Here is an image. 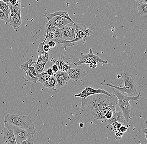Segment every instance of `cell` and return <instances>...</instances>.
<instances>
[{
	"label": "cell",
	"mask_w": 147,
	"mask_h": 144,
	"mask_svg": "<svg viewBox=\"0 0 147 144\" xmlns=\"http://www.w3.org/2000/svg\"><path fill=\"white\" fill-rule=\"evenodd\" d=\"M117 104L118 100L115 95L109 96L104 94H95L82 99L80 113L92 120L97 112L107 106L117 105Z\"/></svg>",
	"instance_id": "1"
},
{
	"label": "cell",
	"mask_w": 147,
	"mask_h": 144,
	"mask_svg": "<svg viewBox=\"0 0 147 144\" xmlns=\"http://www.w3.org/2000/svg\"><path fill=\"white\" fill-rule=\"evenodd\" d=\"M112 92L118 100L119 108L123 113L125 121L128 122L131 120L130 116L132 114V108L129 101L130 100L138 101L141 95V93L140 92H139L136 96H126L125 95L120 92L119 91L114 88Z\"/></svg>",
	"instance_id": "2"
},
{
	"label": "cell",
	"mask_w": 147,
	"mask_h": 144,
	"mask_svg": "<svg viewBox=\"0 0 147 144\" xmlns=\"http://www.w3.org/2000/svg\"><path fill=\"white\" fill-rule=\"evenodd\" d=\"M121 76L123 78V81L125 84L123 87L113 86L110 83H107V86L116 89L122 94H127L128 96H135L137 94V82L136 77L125 71L121 73Z\"/></svg>",
	"instance_id": "3"
},
{
	"label": "cell",
	"mask_w": 147,
	"mask_h": 144,
	"mask_svg": "<svg viewBox=\"0 0 147 144\" xmlns=\"http://www.w3.org/2000/svg\"><path fill=\"white\" fill-rule=\"evenodd\" d=\"M4 122L22 127L32 134H34L36 133L34 124L31 118L26 115L8 113L5 116Z\"/></svg>",
	"instance_id": "4"
},
{
	"label": "cell",
	"mask_w": 147,
	"mask_h": 144,
	"mask_svg": "<svg viewBox=\"0 0 147 144\" xmlns=\"http://www.w3.org/2000/svg\"><path fill=\"white\" fill-rule=\"evenodd\" d=\"M89 50L90 52L88 54H84L83 52H82L80 56V60L78 62L74 63V65L76 66H81L82 64H90L94 61L104 64L108 63V61L102 59L98 56L94 54L91 48H90Z\"/></svg>",
	"instance_id": "5"
},
{
	"label": "cell",
	"mask_w": 147,
	"mask_h": 144,
	"mask_svg": "<svg viewBox=\"0 0 147 144\" xmlns=\"http://www.w3.org/2000/svg\"><path fill=\"white\" fill-rule=\"evenodd\" d=\"M1 135H3L5 143L8 144L11 143L17 144L14 134L13 125L10 123L5 122L4 128L1 132Z\"/></svg>",
	"instance_id": "6"
},
{
	"label": "cell",
	"mask_w": 147,
	"mask_h": 144,
	"mask_svg": "<svg viewBox=\"0 0 147 144\" xmlns=\"http://www.w3.org/2000/svg\"><path fill=\"white\" fill-rule=\"evenodd\" d=\"M116 105L108 106L99 111L96 113L93 117L96 120H102L107 121L112 117L113 114L116 112Z\"/></svg>",
	"instance_id": "7"
},
{
	"label": "cell",
	"mask_w": 147,
	"mask_h": 144,
	"mask_svg": "<svg viewBox=\"0 0 147 144\" xmlns=\"http://www.w3.org/2000/svg\"><path fill=\"white\" fill-rule=\"evenodd\" d=\"M104 94L109 96L112 95L108 92L106 91L104 89L99 88L95 89L91 87H86L82 91L80 92L78 94L74 95V97H80L82 99H84L90 95H95V94Z\"/></svg>",
	"instance_id": "8"
},
{
	"label": "cell",
	"mask_w": 147,
	"mask_h": 144,
	"mask_svg": "<svg viewBox=\"0 0 147 144\" xmlns=\"http://www.w3.org/2000/svg\"><path fill=\"white\" fill-rule=\"evenodd\" d=\"M75 24L69 23L61 29L62 38L65 41H73L75 39Z\"/></svg>",
	"instance_id": "9"
},
{
	"label": "cell",
	"mask_w": 147,
	"mask_h": 144,
	"mask_svg": "<svg viewBox=\"0 0 147 144\" xmlns=\"http://www.w3.org/2000/svg\"><path fill=\"white\" fill-rule=\"evenodd\" d=\"M70 80L77 82L82 79L86 75L85 70L81 66H76L74 68L69 69L67 72Z\"/></svg>",
	"instance_id": "10"
},
{
	"label": "cell",
	"mask_w": 147,
	"mask_h": 144,
	"mask_svg": "<svg viewBox=\"0 0 147 144\" xmlns=\"http://www.w3.org/2000/svg\"><path fill=\"white\" fill-rule=\"evenodd\" d=\"M14 134L17 144H21L23 141L27 139L30 133L22 127L13 125Z\"/></svg>",
	"instance_id": "11"
},
{
	"label": "cell",
	"mask_w": 147,
	"mask_h": 144,
	"mask_svg": "<svg viewBox=\"0 0 147 144\" xmlns=\"http://www.w3.org/2000/svg\"><path fill=\"white\" fill-rule=\"evenodd\" d=\"M54 76L56 78L57 80L56 89L60 88L65 86L69 80V75L67 72L59 70L54 74Z\"/></svg>",
	"instance_id": "12"
},
{
	"label": "cell",
	"mask_w": 147,
	"mask_h": 144,
	"mask_svg": "<svg viewBox=\"0 0 147 144\" xmlns=\"http://www.w3.org/2000/svg\"><path fill=\"white\" fill-rule=\"evenodd\" d=\"M44 42H40L38 49V58L35 63H47L49 58V54L44 50L43 47L45 45Z\"/></svg>",
	"instance_id": "13"
},
{
	"label": "cell",
	"mask_w": 147,
	"mask_h": 144,
	"mask_svg": "<svg viewBox=\"0 0 147 144\" xmlns=\"http://www.w3.org/2000/svg\"><path fill=\"white\" fill-rule=\"evenodd\" d=\"M48 23L51 25L55 26L60 29H61L65 25L71 22L66 18L59 16H56L49 21Z\"/></svg>",
	"instance_id": "14"
},
{
	"label": "cell",
	"mask_w": 147,
	"mask_h": 144,
	"mask_svg": "<svg viewBox=\"0 0 147 144\" xmlns=\"http://www.w3.org/2000/svg\"><path fill=\"white\" fill-rule=\"evenodd\" d=\"M44 16L47 18L48 21L55 16H59L67 19L71 23L75 24V23L69 17L68 13L67 11H56L53 13H46L44 15Z\"/></svg>",
	"instance_id": "15"
},
{
	"label": "cell",
	"mask_w": 147,
	"mask_h": 144,
	"mask_svg": "<svg viewBox=\"0 0 147 144\" xmlns=\"http://www.w3.org/2000/svg\"><path fill=\"white\" fill-rule=\"evenodd\" d=\"M9 21L10 25L13 27L14 29L15 30H18L22 23L21 11H19L17 13L15 14L12 17L9 18Z\"/></svg>",
	"instance_id": "16"
},
{
	"label": "cell",
	"mask_w": 147,
	"mask_h": 144,
	"mask_svg": "<svg viewBox=\"0 0 147 144\" xmlns=\"http://www.w3.org/2000/svg\"><path fill=\"white\" fill-rule=\"evenodd\" d=\"M108 123V126L112 125L115 122H118L122 125H124L125 123V120L124 118L123 113L121 111L119 112H115L113 114L112 117L107 121Z\"/></svg>",
	"instance_id": "17"
},
{
	"label": "cell",
	"mask_w": 147,
	"mask_h": 144,
	"mask_svg": "<svg viewBox=\"0 0 147 144\" xmlns=\"http://www.w3.org/2000/svg\"><path fill=\"white\" fill-rule=\"evenodd\" d=\"M42 84L45 88H47L50 90L55 91L57 90L56 89L57 80L56 78L54 76H51L47 81Z\"/></svg>",
	"instance_id": "18"
},
{
	"label": "cell",
	"mask_w": 147,
	"mask_h": 144,
	"mask_svg": "<svg viewBox=\"0 0 147 144\" xmlns=\"http://www.w3.org/2000/svg\"><path fill=\"white\" fill-rule=\"evenodd\" d=\"M8 4H9V9L10 10L9 18L12 17L15 14L17 13L19 11H21V0H18L16 4H12L9 3Z\"/></svg>",
	"instance_id": "19"
},
{
	"label": "cell",
	"mask_w": 147,
	"mask_h": 144,
	"mask_svg": "<svg viewBox=\"0 0 147 144\" xmlns=\"http://www.w3.org/2000/svg\"><path fill=\"white\" fill-rule=\"evenodd\" d=\"M137 10L138 11L139 13L141 16H142V15H147V3H138Z\"/></svg>",
	"instance_id": "20"
},
{
	"label": "cell",
	"mask_w": 147,
	"mask_h": 144,
	"mask_svg": "<svg viewBox=\"0 0 147 144\" xmlns=\"http://www.w3.org/2000/svg\"><path fill=\"white\" fill-rule=\"evenodd\" d=\"M26 75L23 77V79L26 82H31L34 83H36L38 81V77H35L31 73L29 70L26 72Z\"/></svg>",
	"instance_id": "21"
},
{
	"label": "cell",
	"mask_w": 147,
	"mask_h": 144,
	"mask_svg": "<svg viewBox=\"0 0 147 144\" xmlns=\"http://www.w3.org/2000/svg\"><path fill=\"white\" fill-rule=\"evenodd\" d=\"M0 10H1L5 14L7 18L9 19L10 10L9 9V4L3 2L2 1H0Z\"/></svg>",
	"instance_id": "22"
},
{
	"label": "cell",
	"mask_w": 147,
	"mask_h": 144,
	"mask_svg": "<svg viewBox=\"0 0 147 144\" xmlns=\"http://www.w3.org/2000/svg\"><path fill=\"white\" fill-rule=\"evenodd\" d=\"M50 76L48 74L47 71H43L40 74L38 75V81L40 82V83L43 84L46 81L48 80L49 79L50 77Z\"/></svg>",
	"instance_id": "23"
},
{
	"label": "cell",
	"mask_w": 147,
	"mask_h": 144,
	"mask_svg": "<svg viewBox=\"0 0 147 144\" xmlns=\"http://www.w3.org/2000/svg\"><path fill=\"white\" fill-rule=\"evenodd\" d=\"M47 63H35L34 66L37 75L40 74L43 72Z\"/></svg>",
	"instance_id": "24"
},
{
	"label": "cell",
	"mask_w": 147,
	"mask_h": 144,
	"mask_svg": "<svg viewBox=\"0 0 147 144\" xmlns=\"http://www.w3.org/2000/svg\"><path fill=\"white\" fill-rule=\"evenodd\" d=\"M35 63V62L33 61L32 59H30L28 61L25 62L21 65V69H22L25 72H26L28 70L29 68L32 67V65L34 64Z\"/></svg>",
	"instance_id": "25"
},
{
	"label": "cell",
	"mask_w": 147,
	"mask_h": 144,
	"mask_svg": "<svg viewBox=\"0 0 147 144\" xmlns=\"http://www.w3.org/2000/svg\"><path fill=\"white\" fill-rule=\"evenodd\" d=\"M34 134L29 133L26 140L23 141L21 144H34Z\"/></svg>",
	"instance_id": "26"
},
{
	"label": "cell",
	"mask_w": 147,
	"mask_h": 144,
	"mask_svg": "<svg viewBox=\"0 0 147 144\" xmlns=\"http://www.w3.org/2000/svg\"><path fill=\"white\" fill-rule=\"evenodd\" d=\"M70 68V66H69L68 63L64 62V60L62 62L61 65L60 66L59 68V70L66 72H67L68 70H69Z\"/></svg>",
	"instance_id": "27"
},
{
	"label": "cell",
	"mask_w": 147,
	"mask_h": 144,
	"mask_svg": "<svg viewBox=\"0 0 147 144\" xmlns=\"http://www.w3.org/2000/svg\"><path fill=\"white\" fill-rule=\"evenodd\" d=\"M112 125H113L114 129V131L116 133L117 131H119V129H120L121 127L123 125L120 123H118V122H115Z\"/></svg>",
	"instance_id": "28"
},
{
	"label": "cell",
	"mask_w": 147,
	"mask_h": 144,
	"mask_svg": "<svg viewBox=\"0 0 147 144\" xmlns=\"http://www.w3.org/2000/svg\"><path fill=\"white\" fill-rule=\"evenodd\" d=\"M0 19L3 20L6 22L9 23V18H7L5 14L1 10H0Z\"/></svg>",
	"instance_id": "29"
},
{
	"label": "cell",
	"mask_w": 147,
	"mask_h": 144,
	"mask_svg": "<svg viewBox=\"0 0 147 144\" xmlns=\"http://www.w3.org/2000/svg\"><path fill=\"white\" fill-rule=\"evenodd\" d=\"M64 60L63 58L59 57H58L55 59V60H54V63H55V64H56L57 66L59 68L60 66L61 65V63Z\"/></svg>",
	"instance_id": "30"
},
{
	"label": "cell",
	"mask_w": 147,
	"mask_h": 144,
	"mask_svg": "<svg viewBox=\"0 0 147 144\" xmlns=\"http://www.w3.org/2000/svg\"><path fill=\"white\" fill-rule=\"evenodd\" d=\"M115 134V138L117 140H119L121 139L122 137L123 136V133H122L120 132L119 131H117L116 132Z\"/></svg>",
	"instance_id": "31"
},
{
	"label": "cell",
	"mask_w": 147,
	"mask_h": 144,
	"mask_svg": "<svg viewBox=\"0 0 147 144\" xmlns=\"http://www.w3.org/2000/svg\"><path fill=\"white\" fill-rule=\"evenodd\" d=\"M28 70H29L32 75L35 77H38V75H37L34 66H32L29 68Z\"/></svg>",
	"instance_id": "32"
},
{
	"label": "cell",
	"mask_w": 147,
	"mask_h": 144,
	"mask_svg": "<svg viewBox=\"0 0 147 144\" xmlns=\"http://www.w3.org/2000/svg\"><path fill=\"white\" fill-rule=\"evenodd\" d=\"M46 71H47L48 74L50 76H54V74L55 73V72L53 71V70L51 68H49Z\"/></svg>",
	"instance_id": "33"
},
{
	"label": "cell",
	"mask_w": 147,
	"mask_h": 144,
	"mask_svg": "<svg viewBox=\"0 0 147 144\" xmlns=\"http://www.w3.org/2000/svg\"><path fill=\"white\" fill-rule=\"evenodd\" d=\"M97 66V62L96 61H94L90 64V68L94 69L96 68Z\"/></svg>",
	"instance_id": "34"
},
{
	"label": "cell",
	"mask_w": 147,
	"mask_h": 144,
	"mask_svg": "<svg viewBox=\"0 0 147 144\" xmlns=\"http://www.w3.org/2000/svg\"><path fill=\"white\" fill-rule=\"evenodd\" d=\"M48 45L49 46L50 48H55V47H56V43L53 41H48Z\"/></svg>",
	"instance_id": "35"
},
{
	"label": "cell",
	"mask_w": 147,
	"mask_h": 144,
	"mask_svg": "<svg viewBox=\"0 0 147 144\" xmlns=\"http://www.w3.org/2000/svg\"><path fill=\"white\" fill-rule=\"evenodd\" d=\"M51 68L55 73L57 72L59 70L58 67L57 66L56 64H54V65H52Z\"/></svg>",
	"instance_id": "36"
},
{
	"label": "cell",
	"mask_w": 147,
	"mask_h": 144,
	"mask_svg": "<svg viewBox=\"0 0 147 144\" xmlns=\"http://www.w3.org/2000/svg\"><path fill=\"white\" fill-rule=\"evenodd\" d=\"M43 48H44L45 51L47 53L49 52V50H50V47L48 45V44H47L44 45Z\"/></svg>",
	"instance_id": "37"
},
{
	"label": "cell",
	"mask_w": 147,
	"mask_h": 144,
	"mask_svg": "<svg viewBox=\"0 0 147 144\" xmlns=\"http://www.w3.org/2000/svg\"><path fill=\"white\" fill-rule=\"evenodd\" d=\"M127 130V127H126L125 126L122 125V126L121 127H120V129H119V131H120V132H122V133H124L126 132Z\"/></svg>",
	"instance_id": "38"
},
{
	"label": "cell",
	"mask_w": 147,
	"mask_h": 144,
	"mask_svg": "<svg viewBox=\"0 0 147 144\" xmlns=\"http://www.w3.org/2000/svg\"><path fill=\"white\" fill-rule=\"evenodd\" d=\"M18 0H10V3L12 4H15L17 3Z\"/></svg>",
	"instance_id": "39"
},
{
	"label": "cell",
	"mask_w": 147,
	"mask_h": 144,
	"mask_svg": "<svg viewBox=\"0 0 147 144\" xmlns=\"http://www.w3.org/2000/svg\"><path fill=\"white\" fill-rule=\"evenodd\" d=\"M142 133H144L145 134V136H146V138L147 139V128H143V129H142Z\"/></svg>",
	"instance_id": "40"
},
{
	"label": "cell",
	"mask_w": 147,
	"mask_h": 144,
	"mask_svg": "<svg viewBox=\"0 0 147 144\" xmlns=\"http://www.w3.org/2000/svg\"><path fill=\"white\" fill-rule=\"evenodd\" d=\"M138 2L142 3H147V0H138Z\"/></svg>",
	"instance_id": "41"
},
{
	"label": "cell",
	"mask_w": 147,
	"mask_h": 144,
	"mask_svg": "<svg viewBox=\"0 0 147 144\" xmlns=\"http://www.w3.org/2000/svg\"><path fill=\"white\" fill-rule=\"evenodd\" d=\"M1 1L5 3H7V4H9L10 3V0H1Z\"/></svg>",
	"instance_id": "42"
},
{
	"label": "cell",
	"mask_w": 147,
	"mask_h": 144,
	"mask_svg": "<svg viewBox=\"0 0 147 144\" xmlns=\"http://www.w3.org/2000/svg\"><path fill=\"white\" fill-rule=\"evenodd\" d=\"M79 126L80 127H84V124L82 122V123H80L79 124Z\"/></svg>",
	"instance_id": "43"
},
{
	"label": "cell",
	"mask_w": 147,
	"mask_h": 144,
	"mask_svg": "<svg viewBox=\"0 0 147 144\" xmlns=\"http://www.w3.org/2000/svg\"><path fill=\"white\" fill-rule=\"evenodd\" d=\"M111 30L112 32H114L115 31V27H111Z\"/></svg>",
	"instance_id": "44"
},
{
	"label": "cell",
	"mask_w": 147,
	"mask_h": 144,
	"mask_svg": "<svg viewBox=\"0 0 147 144\" xmlns=\"http://www.w3.org/2000/svg\"><path fill=\"white\" fill-rule=\"evenodd\" d=\"M121 76H119V75H117V78H118L119 79V78H120V77H121Z\"/></svg>",
	"instance_id": "45"
},
{
	"label": "cell",
	"mask_w": 147,
	"mask_h": 144,
	"mask_svg": "<svg viewBox=\"0 0 147 144\" xmlns=\"http://www.w3.org/2000/svg\"><path fill=\"white\" fill-rule=\"evenodd\" d=\"M8 144H14L11 143H8Z\"/></svg>",
	"instance_id": "46"
},
{
	"label": "cell",
	"mask_w": 147,
	"mask_h": 144,
	"mask_svg": "<svg viewBox=\"0 0 147 144\" xmlns=\"http://www.w3.org/2000/svg\"><path fill=\"white\" fill-rule=\"evenodd\" d=\"M136 1L138 2V0H136Z\"/></svg>",
	"instance_id": "47"
},
{
	"label": "cell",
	"mask_w": 147,
	"mask_h": 144,
	"mask_svg": "<svg viewBox=\"0 0 147 144\" xmlns=\"http://www.w3.org/2000/svg\"><path fill=\"white\" fill-rule=\"evenodd\" d=\"M1 1V0H0V1Z\"/></svg>",
	"instance_id": "48"
}]
</instances>
